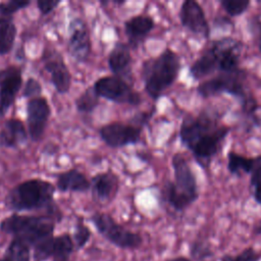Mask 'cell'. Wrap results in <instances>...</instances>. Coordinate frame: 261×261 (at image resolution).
I'll return each mask as SVG.
<instances>
[{
    "label": "cell",
    "mask_w": 261,
    "mask_h": 261,
    "mask_svg": "<svg viewBox=\"0 0 261 261\" xmlns=\"http://www.w3.org/2000/svg\"><path fill=\"white\" fill-rule=\"evenodd\" d=\"M118 191V177L112 171L98 173L92 177L91 192L93 199L101 204L110 202Z\"/></svg>",
    "instance_id": "cell-17"
},
{
    "label": "cell",
    "mask_w": 261,
    "mask_h": 261,
    "mask_svg": "<svg viewBox=\"0 0 261 261\" xmlns=\"http://www.w3.org/2000/svg\"><path fill=\"white\" fill-rule=\"evenodd\" d=\"M16 32L12 16H0V55H5L11 51Z\"/></svg>",
    "instance_id": "cell-23"
},
{
    "label": "cell",
    "mask_w": 261,
    "mask_h": 261,
    "mask_svg": "<svg viewBox=\"0 0 261 261\" xmlns=\"http://www.w3.org/2000/svg\"><path fill=\"white\" fill-rule=\"evenodd\" d=\"M252 2L250 0H220L219 5L229 18L239 17L246 13Z\"/></svg>",
    "instance_id": "cell-27"
},
{
    "label": "cell",
    "mask_w": 261,
    "mask_h": 261,
    "mask_svg": "<svg viewBox=\"0 0 261 261\" xmlns=\"http://www.w3.org/2000/svg\"><path fill=\"white\" fill-rule=\"evenodd\" d=\"M249 175V191L253 200L261 207V154L255 156V164Z\"/></svg>",
    "instance_id": "cell-25"
},
{
    "label": "cell",
    "mask_w": 261,
    "mask_h": 261,
    "mask_svg": "<svg viewBox=\"0 0 261 261\" xmlns=\"http://www.w3.org/2000/svg\"><path fill=\"white\" fill-rule=\"evenodd\" d=\"M248 71L241 67L229 72L216 73L200 82L195 91L203 99L228 95L239 103V118L245 123H255L259 121L258 111L261 109L255 94L249 88Z\"/></svg>",
    "instance_id": "cell-2"
},
{
    "label": "cell",
    "mask_w": 261,
    "mask_h": 261,
    "mask_svg": "<svg viewBox=\"0 0 261 261\" xmlns=\"http://www.w3.org/2000/svg\"><path fill=\"white\" fill-rule=\"evenodd\" d=\"M181 67L180 56L168 47L157 56L145 60L142 65V79L148 96L154 101L159 100L177 81Z\"/></svg>",
    "instance_id": "cell-5"
},
{
    "label": "cell",
    "mask_w": 261,
    "mask_h": 261,
    "mask_svg": "<svg viewBox=\"0 0 261 261\" xmlns=\"http://www.w3.org/2000/svg\"><path fill=\"white\" fill-rule=\"evenodd\" d=\"M214 27L226 29L229 27H233V22L230 20V18L228 16H220V17L215 18Z\"/></svg>",
    "instance_id": "cell-36"
},
{
    "label": "cell",
    "mask_w": 261,
    "mask_h": 261,
    "mask_svg": "<svg viewBox=\"0 0 261 261\" xmlns=\"http://www.w3.org/2000/svg\"><path fill=\"white\" fill-rule=\"evenodd\" d=\"M69 31V53L75 60L84 62L88 59L92 49L89 30L84 20H82L81 18H75L70 22Z\"/></svg>",
    "instance_id": "cell-16"
},
{
    "label": "cell",
    "mask_w": 261,
    "mask_h": 261,
    "mask_svg": "<svg viewBox=\"0 0 261 261\" xmlns=\"http://www.w3.org/2000/svg\"><path fill=\"white\" fill-rule=\"evenodd\" d=\"M0 261H9V260H8V259H7V258H5V257H4V256H3V257H2V258H0Z\"/></svg>",
    "instance_id": "cell-39"
},
{
    "label": "cell",
    "mask_w": 261,
    "mask_h": 261,
    "mask_svg": "<svg viewBox=\"0 0 261 261\" xmlns=\"http://www.w3.org/2000/svg\"><path fill=\"white\" fill-rule=\"evenodd\" d=\"M178 19L184 29L199 39L209 40L211 25L202 5L196 0H185L178 10Z\"/></svg>",
    "instance_id": "cell-11"
},
{
    "label": "cell",
    "mask_w": 261,
    "mask_h": 261,
    "mask_svg": "<svg viewBox=\"0 0 261 261\" xmlns=\"http://www.w3.org/2000/svg\"><path fill=\"white\" fill-rule=\"evenodd\" d=\"M54 193L55 187L50 181L31 178L11 189L5 198V204L15 212L47 209L49 214L60 220V212H56L53 203Z\"/></svg>",
    "instance_id": "cell-6"
},
{
    "label": "cell",
    "mask_w": 261,
    "mask_h": 261,
    "mask_svg": "<svg viewBox=\"0 0 261 261\" xmlns=\"http://www.w3.org/2000/svg\"><path fill=\"white\" fill-rule=\"evenodd\" d=\"M255 164V156H246L236 151H229L226 156V169L229 174L241 177L249 175Z\"/></svg>",
    "instance_id": "cell-22"
},
{
    "label": "cell",
    "mask_w": 261,
    "mask_h": 261,
    "mask_svg": "<svg viewBox=\"0 0 261 261\" xmlns=\"http://www.w3.org/2000/svg\"><path fill=\"white\" fill-rule=\"evenodd\" d=\"M153 114H154V109L150 110V111H146V112H141V113L137 114L134 117V122H136L135 125L143 127L145 124H147L149 122V120L152 118Z\"/></svg>",
    "instance_id": "cell-35"
},
{
    "label": "cell",
    "mask_w": 261,
    "mask_h": 261,
    "mask_svg": "<svg viewBox=\"0 0 261 261\" xmlns=\"http://www.w3.org/2000/svg\"><path fill=\"white\" fill-rule=\"evenodd\" d=\"M56 187L60 192L84 193L91 189V181L81 171L69 169L58 175Z\"/></svg>",
    "instance_id": "cell-21"
},
{
    "label": "cell",
    "mask_w": 261,
    "mask_h": 261,
    "mask_svg": "<svg viewBox=\"0 0 261 261\" xmlns=\"http://www.w3.org/2000/svg\"><path fill=\"white\" fill-rule=\"evenodd\" d=\"M102 141L111 148H121L137 144L142 135V127L123 122H110L99 129Z\"/></svg>",
    "instance_id": "cell-12"
},
{
    "label": "cell",
    "mask_w": 261,
    "mask_h": 261,
    "mask_svg": "<svg viewBox=\"0 0 261 261\" xmlns=\"http://www.w3.org/2000/svg\"><path fill=\"white\" fill-rule=\"evenodd\" d=\"M28 139V132L24 124L16 118L7 119L3 129L0 132V147L15 148Z\"/></svg>",
    "instance_id": "cell-20"
},
{
    "label": "cell",
    "mask_w": 261,
    "mask_h": 261,
    "mask_svg": "<svg viewBox=\"0 0 261 261\" xmlns=\"http://www.w3.org/2000/svg\"><path fill=\"white\" fill-rule=\"evenodd\" d=\"M173 180H166L160 191L162 201L177 213L185 212L200 197V188L193 167L181 152H176L170 160Z\"/></svg>",
    "instance_id": "cell-4"
},
{
    "label": "cell",
    "mask_w": 261,
    "mask_h": 261,
    "mask_svg": "<svg viewBox=\"0 0 261 261\" xmlns=\"http://www.w3.org/2000/svg\"><path fill=\"white\" fill-rule=\"evenodd\" d=\"M56 221L53 215H23L12 213L0 222V230L4 233L18 238L32 248L39 242L53 236Z\"/></svg>",
    "instance_id": "cell-7"
},
{
    "label": "cell",
    "mask_w": 261,
    "mask_h": 261,
    "mask_svg": "<svg viewBox=\"0 0 261 261\" xmlns=\"http://www.w3.org/2000/svg\"><path fill=\"white\" fill-rule=\"evenodd\" d=\"M75 250L72 236L62 233L51 236L33 247L34 261H67Z\"/></svg>",
    "instance_id": "cell-10"
},
{
    "label": "cell",
    "mask_w": 261,
    "mask_h": 261,
    "mask_svg": "<svg viewBox=\"0 0 261 261\" xmlns=\"http://www.w3.org/2000/svg\"><path fill=\"white\" fill-rule=\"evenodd\" d=\"M99 96L95 92L94 88H88L85 90L75 100L76 110L81 113H90L92 112L99 103Z\"/></svg>",
    "instance_id": "cell-26"
},
{
    "label": "cell",
    "mask_w": 261,
    "mask_h": 261,
    "mask_svg": "<svg viewBox=\"0 0 261 261\" xmlns=\"http://www.w3.org/2000/svg\"><path fill=\"white\" fill-rule=\"evenodd\" d=\"M155 28L152 16L138 14L132 16L124 22V31L132 47H137Z\"/></svg>",
    "instance_id": "cell-19"
},
{
    "label": "cell",
    "mask_w": 261,
    "mask_h": 261,
    "mask_svg": "<svg viewBox=\"0 0 261 261\" xmlns=\"http://www.w3.org/2000/svg\"><path fill=\"white\" fill-rule=\"evenodd\" d=\"M225 111L204 107L196 113H186L180 121V144L192 154L197 164L209 170L213 159L221 152L231 127L223 122Z\"/></svg>",
    "instance_id": "cell-1"
},
{
    "label": "cell",
    "mask_w": 261,
    "mask_h": 261,
    "mask_svg": "<svg viewBox=\"0 0 261 261\" xmlns=\"http://www.w3.org/2000/svg\"><path fill=\"white\" fill-rule=\"evenodd\" d=\"M165 261H193V260L189 257H186V256H175V257L169 258Z\"/></svg>",
    "instance_id": "cell-38"
},
{
    "label": "cell",
    "mask_w": 261,
    "mask_h": 261,
    "mask_svg": "<svg viewBox=\"0 0 261 261\" xmlns=\"http://www.w3.org/2000/svg\"><path fill=\"white\" fill-rule=\"evenodd\" d=\"M50 114L51 108L45 97L39 96L28 101V132L33 141L36 142L42 138Z\"/></svg>",
    "instance_id": "cell-13"
},
{
    "label": "cell",
    "mask_w": 261,
    "mask_h": 261,
    "mask_svg": "<svg viewBox=\"0 0 261 261\" xmlns=\"http://www.w3.org/2000/svg\"><path fill=\"white\" fill-rule=\"evenodd\" d=\"M30 3V0H10L7 2H0V16H11L16 11L27 7Z\"/></svg>",
    "instance_id": "cell-31"
},
{
    "label": "cell",
    "mask_w": 261,
    "mask_h": 261,
    "mask_svg": "<svg viewBox=\"0 0 261 261\" xmlns=\"http://www.w3.org/2000/svg\"><path fill=\"white\" fill-rule=\"evenodd\" d=\"M190 254L193 260L203 261L213 256L210 244L205 240H195L190 247Z\"/></svg>",
    "instance_id": "cell-28"
},
{
    "label": "cell",
    "mask_w": 261,
    "mask_h": 261,
    "mask_svg": "<svg viewBox=\"0 0 261 261\" xmlns=\"http://www.w3.org/2000/svg\"><path fill=\"white\" fill-rule=\"evenodd\" d=\"M91 221L105 240L119 249L136 250L143 244V238L140 233L119 224L107 213L96 212L91 216Z\"/></svg>",
    "instance_id": "cell-8"
},
{
    "label": "cell",
    "mask_w": 261,
    "mask_h": 261,
    "mask_svg": "<svg viewBox=\"0 0 261 261\" xmlns=\"http://www.w3.org/2000/svg\"><path fill=\"white\" fill-rule=\"evenodd\" d=\"M93 88L99 97L115 103L137 106L142 102L140 93L135 91L125 80L116 75L98 79Z\"/></svg>",
    "instance_id": "cell-9"
},
{
    "label": "cell",
    "mask_w": 261,
    "mask_h": 261,
    "mask_svg": "<svg viewBox=\"0 0 261 261\" xmlns=\"http://www.w3.org/2000/svg\"><path fill=\"white\" fill-rule=\"evenodd\" d=\"M41 93H42V86L40 82L34 77L28 79L22 91V96L25 98L33 99V98L39 97Z\"/></svg>",
    "instance_id": "cell-32"
},
{
    "label": "cell",
    "mask_w": 261,
    "mask_h": 261,
    "mask_svg": "<svg viewBox=\"0 0 261 261\" xmlns=\"http://www.w3.org/2000/svg\"><path fill=\"white\" fill-rule=\"evenodd\" d=\"M44 68L49 72L51 82L59 94H65L71 86V74L67 68L62 55L55 50L44 51Z\"/></svg>",
    "instance_id": "cell-15"
},
{
    "label": "cell",
    "mask_w": 261,
    "mask_h": 261,
    "mask_svg": "<svg viewBox=\"0 0 261 261\" xmlns=\"http://www.w3.org/2000/svg\"><path fill=\"white\" fill-rule=\"evenodd\" d=\"M245 44L242 40L224 36L209 41L189 66V74L195 82H202L219 72L240 69Z\"/></svg>",
    "instance_id": "cell-3"
},
{
    "label": "cell",
    "mask_w": 261,
    "mask_h": 261,
    "mask_svg": "<svg viewBox=\"0 0 261 261\" xmlns=\"http://www.w3.org/2000/svg\"><path fill=\"white\" fill-rule=\"evenodd\" d=\"M32 247L18 238H12L9 242L4 257L9 261H31Z\"/></svg>",
    "instance_id": "cell-24"
},
{
    "label": "cell",
    "mask_w": 261,
    "mask_h": 261,
    "mask_svg": "<svg viewBox=\"0 0 261 261\" xmlns=\"http://www.w3.org/2000/svg\"><path fill=\"white\" fill-rule=\"evenodd\" d=\"M261 252H258L253 247H247L236 255L224 254L220 261H260Z\"/></svg>",
    "instance_id": "cell-29"
},
{
    "label": "cell",
    "mask_w": 261,
    "mask_h": 261,
    "mask_svg": "<svg viewBox=\"0 0 261 261\" xmlns=\"http://www.w3.org/2000/svg\"><path fill=\"white\" fill-rule=\"evenodd\" d=\"M91 237H92L91 229L82 221L76 222L74 226V231L72 234L75 250H81L82 248H84L90 241Z\"/></svg>",
    "instance_id": "cell-30"
},
{
    "label": "cell",
    "mask_w": 261,
    "mask_h": 261,
    "mask_svg": "<svg viewBox=\"0 0 261 261\" xmlns=\"http://www.w3.org/2000/svg\"><path fill=\"white\" fill-rule=\"evenodd\" d=\"M249 31L253 35V38L256 42L259 53L261 54V18L257 15L252 16L249 20Z\"/></svg>",
    "instance_id": "cell-33"
},
{
    "label": "cell",
    "mask_w": 261,
    "mask_h": 261,
    "mask_svg": "<svg viewBox=\"0 0 261 261\" xmlns=\"http://www.w3.org/2000/svg\"><path fill=\"white\" fill-rule=\"evenodd\" d=\"M67 261H70V260H67Z\"/></svg>",
    "instance_id": "cell-40"
},
{
    "label": "cell",
    "mask_w": 261,
    "mask_h": 261,
    "mask_svg": "<svg viewBox=\"0 0 261 261\" xmlns=\"http://www.w3.org/2000/svg\"><path fill=\"white\" fill-rule=\"evenodd\" d=\"M252 234L254 237L261 236V219H259L257 222L254 223V225L252 227Z\"/></svg>",
    "instance_id": "cell-37"
},
{
    "label": "cell",
    "mask_w": 261,
    "mask_h": 261,
    "mask_svg": "<svg viewBox=\"0 0 261 261\" xmlns=\"http://www.w3.org/2000/svg\"><path fill=\"white\" fill-rule=\"evenodd\" d=\"M109 69L114 75L125 79L132 75L133 58L129 47L126 43L117 42L110 51L108 58Z\"/></svg>",
    "instance_id": "cell-18"
},
{
    "label": "cell",
    "mask_w": 261,
    "mask_h": 261,
    "mask_svg": "<svg viewBox=\"0 0 261 261\" xmlns=\"http://www.w3.org/2000/svg\"><path fill=\"white\" fill-rule=\"evenodd\" d=\"M60 3V0H38L37 6L42 15H47L51 13Z\"/></svg>",
    "instance_id": "cell-34"
},
{
    "label": "cell",
    "mask_w": 261,
    "mask_h": 261,
    "mask_svg": "<svg viewBox=\"0 0 261 261\" xmlns=\"http://www.w3.org/2000/svg\"><path fill=\"white\" fill-rule=\"evenodd\" d=\"M22 86L21 70L17 66H8L0 71V115L3 116L12 106Z\"/></svg>",
    "instance_id": "cell-14"
}]
</instances>
